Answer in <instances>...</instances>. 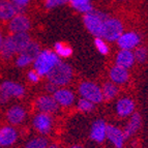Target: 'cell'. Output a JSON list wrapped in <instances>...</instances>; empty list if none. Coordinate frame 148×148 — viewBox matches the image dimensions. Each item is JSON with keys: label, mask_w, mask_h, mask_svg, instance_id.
<instances>
[{"label": "cell", "mask_w": 148, "mask_h": 148, "mask_svg": "<svg viewBox=\"0 0 148 148\" xmlns=\"http://www.w3.org/2000/svg\"><path fill=\"white\" fill-rule=\"evenodd\" d=\"M142 124V118H141L139 113H133L131 115V119L128 120L127 124L123 130V135L125 140L128 138L133 137L137 132L139 131V128L141 127Z\"/></svg>", "instance_id": "obj_19"}, {"label": "cell", "mask_w": 148, "mask_h": 148, "mask_svg": "<svg viewBox=\"0 0 148 148\" xmlns=\"http://www.w3.org/2000/svg\"><path fill=\"white\" fill-rule=\"evenodd\" d=\"M107 139L115 148H123L124 138L123 131L113 124H107Z\"/></svg>", "instance_id": "obj_11"}, {"label": "cell", "mask_w": 148, "mask_h": 148, "mask_svg": "<svg viewBox=\"0 0 148 148\" xmlns=\"http://www.w3.org/2000/svg\"><path fill=\"white\" fill-rule=\"evenodd\" d=\"M109 16L107 14L99 10H92L91 12L85 14L83 17V23L85 27L88 30L89 33H91L93 36L101 37L103 25L106 19H108Z\"/></svg>", "instance_id": "obj_3"}, {"label": "cell", "mask_w": 148, "mask_h": 148, "mask_svg": "<svg viewBox=\"0 0 148 148\" xmlns=\"http://www.w3.org/2000/svg\"><path fill=\"white\" fill-rule=\"evenodd\" d=\"M12 42L15 44L16 51L17 53H21L25 48L27 47L29 42H31L30 36L27 32H22V33H15L14 35H12Z\"/></svg>", "instance_id": "obj_22"}, {"label": "cell", "mask_w": 148, "mask_h": 148, "mask_svg": "<svg viewBox=\"0 0 148 148\" xmlns=\"http://www.w3.org/2000/svg\"><path fill=\"white\" fill-rule=\"evenodd\" d=\"M30 21L26 16L23 14L20 15H16L12 18L8 25L10 32L15 33H22V32H27L30 29Z\"/></svg>", "instance_id": "obj_12"}, {"label": "cell", "mask_w": 148, "mask_h": 148, "mask_svg": "<svg viewBox=\"0 0 148 148\" xmlns=\"http://www.w3.org/2000/svg\"><path fill=\"white\" fill-rule=\"evenodd\" d=\"M27 77H28V80H29L30 82H32V83H37L40 79V76L37 74V72L36 71H34V69L29 71V72H28Z\"/></svg>", "instance_id": "obj_32"}, {"label": "cell", "mask_w": 148, "mask_h": 148, "mask_svg": "<svg viewBox=\"0 0 148 148\" xmlns=\"http://www.w3.org/2000/svg\"><path fill=\"white\" fill-rule=\"evenodd\" d=\"M79 93L81 97L88 99L94 105L101 104L104 101L101 88L99 86L90 81H84L79 85Z\"/></svg>", "instance_id": "obj_5"}, {"label": "cell", "mask_w": 148, "mask_h": 148, "mask_svg": "<svg viewBox=\"0 0 148 148\" xmlns=\"http://www.w3.org/2000/svg\"><path fill=\"white\" fill-rule=\"evenodd\" d=\"M116 42L121 50H131L132 51L139 47L141 42V36L135 31H127L123 32Z\"/></svg>", "instance_id": "obj_8"}, {"label": "cell", "mask_w": 148, "mask_h": 148, "mask_svg": "<svg viewBox=\"0 0 148 148\" xmlns=\"http://www.w3.org/2000/svg\"><path fill=\"white\" fill-rule=\"evenodd\" d=\"M71 148H83L82 146H80V145H74V146H72Z\"/></svg>", "instance_id": "obj_37"}, {"label": "cell", "mask_w": 148, "mask_h": 148, "mask_svg": "<svg viewBox=\"0 0 148 148\" xmlns=\"http://www.w3.org/2000/svg\"><path fill=\"white\" fill-rule=\"evenodd\" d=\"M94 47L95 49L99 51V53H101V55H108L110 52V49H109V46L107 44V42L101 38V37H95L94 38Z\"/></svg>", "instance_id": "obj_29"}, {"label": "cell", "mask_w": 148, "mask_h": 148, "mask_svg": "<svg viewBox=\"0 0 148 148\" xmlns=\"http://www.w3.org/2000/svg\"><path fill=\"white\" fill-rule=\"evenodd\" d=\"M49 145L48 140L44 137H35L26 143L25 148H47Z\"/></svg>", "instance_id": "obj_27"}, {"label": "cell", "mask_w": 148, "mask_h": 148, "mask_svg": "<svg viewBox=\"0 0 148 148\" xmlns=\"http://www.w3.org/2000/svg\"><path fill=\"white\" fill-rule=\"evenodd\" d=\"M94 106L95 105L93 103H91L90 101L88 99H85L83 97L78 101L77 103V109L79 110L80 112H83V113H89V112H91L94 110Z\"/></svg>", "instance_id": "obj_28"}, {"label": "cell", "mask_w": 148, "mask_h": 148, "mask_svg": "<svg viewBox=\"0 0 148 148\" xmlns=\"http://www.w3.org/2000/svg\"><path fill=\"white\" fill-rule=\"evenodd\" d=\"M26 117V111L21 106H14L6 113V118L12 124H20Z\"/></svg>", "instance_id": "obj_20"}, {"label": "cell", "mask_w": 148, "mask_h": 148, "mask_svg": "<svg viewBox=\"0 0 148 148\" xmlns=\"http://www.w3.org/2000/svg\"><path fill=\"white\" fill-rule=\"evenodd\" d=\"M18 139V133L12 126H4L0 128V146H12Z\"/></svg>", "instance_id": "obj_18"}, {"label": "cell", "mask_w": 148, "mask_h": 148, "mask_svg": "<svg viewBox=\"0 0 148 148\" xmlns=\"http://www.w3.org/2000/svg\"><path fill=\"white\" fill-rule=\"evenodd\" d=\"M60 61V58L54 51L42 50L33 61V69L36 71L40 77L47 76Z\"/></svg>", "instance_id": "obj_1"}, {"label": "cell", "mask_w": 148, "mask_h": 148, "mask_svg": "<svg viewBox=\"0 0 148 148\" xmlns=\"http://www.w3.org/2000/svg\"><path fill=\"white\" fill-rule=\"evenodd\" d=\"M57 88H58V87L55 86V85L52 84V83H50V82L47 84V86H46V89H47V91L50 92V93H54V92L57 90Z\"/></svg>", "instance_id": "obj_33"}, {"label": "cell", "mask_w": 148, "mask_h": 148, "mask_svg": "<svg viewBox=\"0 0 148 148\" xmlns=\"http://www.w3.org/2000/svg\"><path fill=\"white\" fill-rule=\"evenodd\" d=\"M73 76H74V72L72 66L69 63L60 61L47 75V78L50 83H52L59 88V87L69 85L73 80Z\"/></svg>", "instance_id": "obj_2"}, {"label": "cell", "mask_w": 148, "mask_h": 148, "mask_svg": "<svg viewBox=\"0 0 148 148\" xmlns=\"http://www.w3.org/2000/svg\"><path fill=\"white\" fill-rule=\"evenodd\" d=\"M33 127L36 130L40 135H48L52 131L53 127V118L50 114L38 113L34 116L32 121Z\"/></svg>", "instance_id": "obj_9"}, {"label": "cell", "mask_w": 148, "mask_h": 148, "mask_svg": "<svg viewBox=\"0 0 148 148\" xmlns=\"http://www.w3.org/2000/svg\"><path fill=\"white\" fill-rule=\"evenodd\" d=\"M53 97L56 103L61 107H69L75 103V94L71 89L59 87L53 93Z\"/></svg>", "instance_id": "obj_13"}, {"label": "cell", "mask_w": 148, "mask_h": 148, "mask_svg": "<svg viewBox=\"0 0 148 148\" xmlns=\"http://www.w3.org/2000/svg\"><path fill=\"white\" fill-rule=\"evenodd\" d=\"M25 94V88L19 83L5 81L0 85V103L6 104L12 97H22Z\"/></svg>", "instance_id": "obj_6"}, {"label": "cell", "mask_w": 148, "mask_h": 148, "mask_svg": "<svg viewBox=\"0 0 148 148\" xmlns=\"http://www.w3.org/2000/svg\"><path fill=\"white\" fill-rule=\"evenodd\" d=\"M90 138L96 143H103L107 139V123L99 119L92 123L90 128Z\"/></svg>", "instance_id": "obj_14"}, {"label": "cell", "mask_w": 148, "mask_h": 148, "mask_svg": "<svg viewBox=\"0 0 148 148\" xmlns=\"http://www.w3.org/2000/svg\"><path fill=\"white\" fill-rule=\"evenodd\" d=\"M136 62L134 52L131 50H120L115 58V65L123 67L125 69H131Z\"/></svg>", "instance_id": "obj_16"}, {"label": "cell", "mask_w": 148, "mask_h": 148, "mask_svg": "<svg viewBox=\"0 0 148 148\" xmlns=\"http://www.w3.org/2000/svg\"><path fill=\"white\" fill-rule=\"evenodd\" d=\"M47 148H59V146L55 143H52V144H50V145H48Z\"/></svg>", "instance_id": "obj_35"}, {"label": "cell", "mask_w": 148, "mask_h": 148, "mask_svg": "<svg viewBox=\"0 0 148 148\" xmlns=\"http://www.w3.org/2000/svg\"><path fill=\"white\" fill-rule=\"evenodd\" d=\"M119 88L116 84L113 82H106L103 87H101V93H103V99L105 101H112L114 97H116L118 94Z\"/></svg>", "instance_id": "obj_23"}, {"label": "cell", "mask_w": 148, "mask_h": 148, "mask_svg": "<svg viewBox=\"0 0 148 148\" xmlns=\"http://www.w3.org/2000/svg\"><path fill=\"white\" fill-rule=\"evenodd\" d=\"M40 45L35 42H30L27 47L20 53L18 59L16 60V64L19 67H25L34 61L37 55L40 54Z\"/></svg>", "instance_id": "obj_7"}, {"label": "cell", "mask_w": 148, "mask_h": 148, "mask_svg": "<svg viewBox=\"0 0 148 148\" xmlns=\"http://www.w3.org/2000/svg\"><path fill=\"white\" fill-rule=\"evenodd\" d=\"M17 15L15 4L10 0H0V19L12 20Z\"/></svg>", "instance_id": "obj_21"}, {"label": "cell", "mask_w": 148, "mask_h": 148, "mask_svg": "<svg viewBox=\"0 0 148 148\" xmlns=\"http://www.w3.org/2000/svg\"><path fill=\"white\" fill-rule=\"evenodd\" d=\"M29 1L30 0H12V2L15 3V4L20 5V6H22V8H25V6L29 3Z\"/></svg>", "instance_id": "obj_34"}, {"label": "cell", "mask_w": 148, "mask_h": 148, "mask_svg": "<svg viewBox=\"0 0 148 148\" xmlns=\"http://www.w3.org/2000/svg\"><path fill=\"white\" fill-rule=\"evenodd\" d=\"M71 6L75 10L82 14H87L93 10V5L91 3V0H69Z\"/></svg>", "instance_id": "obj_24"}, {"label": "cell", "mask_w": 148, "mask_h": 148, "mask_svg": "<svg viewBox=\"0 0 148 148\" xmlns=\"http://www.w3.org/2000/svg\"><path fill=\"white\" fill-rule=\"evenodd\" d=\"M54 52L59 58H69L73 55V49L65 42H57L54 45Z\"/></svg>", "instance_id": "obj_26"}, {"label": "cell", "mask_w": 148, "mask_h": 148, "mask_svg": "<svg viewBox=\"0 0 148 148\" xmlns=\"http://www.w3.org/2000/svg\"><path fill=\"white\" fill-rule=\"evenodd\" d=\"M147 49L145 47H137L134 51L135 60L139 63H143L147 59Z\"/></svg>", "instance_id": "obj_30"}, {"label": "cell", "mask_w": 148, "mask_h": 148, "mask_svg": "<svg viewBox=\"0 0 148 148\" xmlns=\"http://www.w3.org/2000/svg\"><path fill=\"white\" fill-rule=\"evenodd\" d=\"M36 107L40 113L53 114L58 110L59 105L57 104L53 95H40L36 99Z\"/></svg>", "instance_id": "obj_10"}, {"label": "cell", "mask_w": 148, "mask_h": 148, "mask_svg": "<svg viewBox=\"0 0 148 148\" xmlns=\"http://www.w3.org/2000/svg\"><path fill=\"white\" fill-rule=\"evenodd\" d=\"M109 77H110L111 82H113L114 84L122 85L125 84L128 81L130 74H128V69L114 65L113 67H111L110 72H109Z\"/></svg>", "instance_id": "obj_17"}, {"label": "cell", "mask_w": 148, "mask_h": 148, "mask_svg": "<svg viewBox=\"0 0 148 148\" xmlns=\"http://www.w3.org/2000/svg\"><path fill=\"white\" fill-rule=\"evenodd\" d=\"M2 42H3L2 34H1V32H0V48H1V46H2Z\"/></svg>", "instance_id": "obj_36"}, {"label": "cell", "mask_w": 148, "mask_h": 148, "mask_svg": "<svg viewBox=\"0 0 148 148\" xmlns=\"http://www.w3.org/2000/svg\"><path fill=\"white\" fill-rule=\"evenodd\" d=\"M69 1V0H45V6L48 10H53V8H57V6L65 4Z\"/></svg>", "instance_id": "obj_31"}, {"label": "cell", "mask_w": 148, "mask_h": 148, "mask_svg": "<svg viewBox=\"0 0 148 148\" xmlns=\"http://www.w3.org/2000/svg\"><path fill=\"white\" fill-rule=\"evenodd\" d=\"M122 33H123V25L120 20L110 17L105 20L101 30V38H104L106 42H116Z\"/></svg>", "instance_id": "obj_4"}, {"label": "cell", "mask_w": 148, "mask_h": 148, "mask_svg": "<svg viewBox=\"0 0 148 148\" xmlns=\"http://www.w3.org/2000/svg\"><path fill=\"white\" fill-rule=\"evenodd\" d=\"M135 101L130 97H121L116 103V113L121 118L131 116L135 113Z\"/></svg>", "instance_id": "obj_15"}, {"label": "cell", "mask_w": 148, "mask_h": 148, "mask_svg": "<svg viewBox=\"0 0 148 148\" xmlns=\"http://www.w3.org/2000/svg\"><path fill=\"white\" fill-rule=\"evenodd\" d=\"M0 50H1V54L4 58H10L17 53L12 36H8L5 40H3L2 46H1Z\"/></svg>", "instance_id": "obj_25"}]
</instances>
